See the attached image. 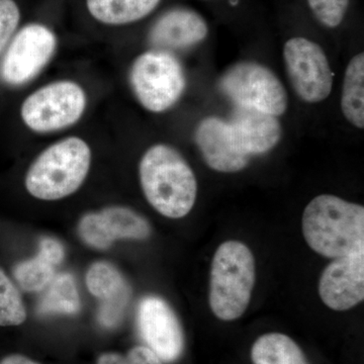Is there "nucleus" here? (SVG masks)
<instances>
[{
    "mask_svg": "<svg viewBox=\"0 0 364 364\" xmlns=\"http://www.w3.org/2000/svg\"><path fill=\"white\" fill-rule=\"evenodd\" d=\"M141 186L148 203L169 219H181L193 210L198 182L178 151L157 144L146 151L139 166Z\"/></svg>",
    "mask_w": 364,
    "mask_h": 364,
    "instance_id": "1",
    "label": "nucleus"
},
{
    "mask_svg": "<svg viewBox=\"0 0 364 364\" xmlns=\"http://www.w3.org/2000/svg\"><path fill=\"white\" fill-rule=\"evenodd\" d=\"M304 238L316 253L338 258L364 248V208L336 196L321 195L304 210Z\"/></svg>",
    "mask_w": 364,
    "mask_h": 364,
    "instance_id": "2",
    "label": "nucleus"
},
{
    "mask_svg": "<svg viewBox=\"0 0 364 364\" xmlns=\"http://www.w3.org/2000/svg\"><path fill=\"white\" fill-rule=\"evenodd\" d=\"M91 164L88 144L69 136L49 146L36 158L28 172L26 191L42 200H58L71 196L85 182Z\"/></svg>",
    "mask_w": 364,
    "mask_h": 364,
    "instance_id": "3",
    "label": "nucleus"
},
{
    "mask_svg": "<svg viewBox=\"0 0 364 364\" xmlns=\"http://www.w3.org/2000/svg\"><path fill=\"white\" fill-rule=\"evenodd\" d=\"M255 284V260L240 241H226L215 251L210 268L208 303L215 317L234 321L247 310Z\"/></svg>",
    "mask_w": 364,
    "mask_h": 364,
    "instance_id": "4",
    "label": "nucleus"
},
{
    "mask_svg": "<svg viewBox=\"0 0 364 364\" xmlns=\"http://www.w3.org/2000/svg\"><path fill=\"white\" fill-rule=\"evenodd\" d=\"M130 82L142 107L149 112H163L178 102L186 79L181 62L172 53L153 49L134 61Z\"/></svg>",
    "mask_w": 364,
    "mask_h": 364,
    "instance_id": "5",
    "label": "nucleus"
},
{
    "mask_svg": "<svg viewBox=\"0 0 364 364\" xmlns=\"http://www.w3.org/2000/svg\"><path fill=\"white\" fill-rule=\"evenodd\" d=\"M85 91L70 80L56 81L43 86L23 102V123L36 133L64 130L77 123L86 109Z\"/></svg>",
    "mask_w": 364,
    "mask_h": 364,
    "instance_id": "6",
    "label": "nucleus"
},
{
    "mask_svg": "<svg viewBox=\"0 0 364 364\" xmlns=\"http://www.w3.org/2000/svg\"><path fill=\"white\" fill-rule=\"evenodd\" d=\"M220 88L237 105L275 117L287 111V95L282 81L270 69L256 62H239L230 67L220 80Z\"/></svg>",
    "mask_w": 364,
    "mask_h": 364,
    "instance_id": "7",
    "label": "nucleus"
},
{
    "mask_svg": "<svg viewBox=\"0 0 364 364\" xmlns=\"http://www.w3.org/2000/svg\"><path fill=\"white\" fill-rule=\"evenodd\" d=\"M284 58L291 85L301 100L317 104L329 97L334 76L320 46L306 38H293L284 45Z\"/></svg>",
    "mask_w": 364,
    "mask_h": 364,
    "instance_id": "8",
    "label": "nucleus"
},
{
    "mask_svg": "<svg viewBox=\"0 0 364 364\" xmlns=\"http://www.w3.org/2000/svg\"><path fill=\"white\" fill-rule=\"evenodd\" d=\"M57 39L41 23L23 26L11 40L0 65V75L11 85H23L38 75L51 60Z\"/></svg>",
    "mask_w": 364,
    "mask_h": 364,
    "instance_id": "9",
    "label": "nucleus"
},
{
    "mask_svg": "<svg viewBox=\"0 0 364 364\" xmlns=\"http://www.w3.org/2000/svg\"><path fill=\"white\" fill-rule=\"evenodd\" d=\"M78 232L88 246L105 250L119 239L145 240L150 236L151 227L147 220L135 210L117 205L83 215Z\"/></svg>",
    "mask_w": 364,
    "mask_h": 364,
    "instance_id": "10",
    "label": "nucleus"
},
{
    "mask_svg": "<svg viewBox=\"0 0 364 364\" xmlns=\"http://www.w3.org/2000/svg\"><path fill=\"white\" fill-rule=\"evenodd\" d=\"M138 327L148 348L165 363L176 361L183 350L181 323L168 304L158 296H149L138 308Z\"/></svg>",
    "mask_w": 364,
    "mask_h": 364,
    "instance_id": "11",
    "label": "nucleus"
},
{
    "mask_svg": "<svg viewBox=\"0 0 364 364\" xmlns=\"http://www.w3.org/2000/svg\"><path fill=\"white\" fill-rule=\"evenodd\" d=\"M318 294L328 308L350 310L364 299V248L334 258L318 280Z\"/></svg>",
    "mask_w": 364,
    "mask_h": 364,
    "instance_id": "12",
    "label": "nucleus"
},
{
    "mask_svg": "<svg viewBox=\"0 0 364 364\" xmlns=\"http://www.w3.org/2000/svg\"><path fill=\"white\" fill-rule=\"evenodd\" d=\"M208 33L207 23L200 14L186 7H176L155 21L149 43L155 50L182 51L202 43Z\"/></svg>",
    "mask_w": 364,
    "mask_h": 364,
    "instance_id": "13",
    "label": "nucleus"
},
{
    "mask_svg": "<svg viewBox=\"0 0 364 364\" xmlns=\"http://www.w3.org/2000/svg\"><path fill=\"white\" fill-rule=\"evenodd\" d=\"M86 286L100 299L98 321L105 328H114L123 320L130 301L131 287L111 263H93L86 273Z\"/></svg>",
    "mask_w": 364,
    "mask_h": 364,
    "instance_id": "14",
    "label": "nucleus"
},
{
    "mask_svg": "<svg viewBox=\"0 0 364 364\" xmlns=\"http://www.w3.org/2000/svg\"><path fill=\"white\" fill-rule=\"evenodd\" d=\"M196 142L208 167L215 171L233 173L248 164L249 157L235 143L228 122L217 117H208L198 124Z\"/></svg>",
    "mask_w": 364,
    "mask_h": 364,
    "instance_id": "15",
    "label": "nucleus"
},
{
    "mask_svg": "<svg viewBox=\"0 0 364 364\" xmlns=\"http://www.w3.org/2000/svg\"><path fill=\"white\" fill-rule=\"evenodd\" d=\"M228 124L237 147L248 157L273 149L282 136L277 117L253 107L237 105Z\"/></svg>",
    "mask_w": 364,
    "mask_h": 364,
    "instance_id": "16",
    "label": "nucleus"
},
{
    "mask_svg": "<svg viewBox=\"0 0 364 364\" xmlns=\"http://www.w3.org/2000/svg\"><path fill=\"white\" fill-rule=\"evenodd\" d=\"M161 0H86L93 18L109 26L135 23L152 13Z\"/></svg>",
    "mask_w": 364,
    "mask_h": 364,
    "instance_id": "17",
    "label": "nucleus"
},
{
    "mask_svg": "<svg viewBox=\"0 0 364 364\" xmlns=\"http://www.w3.org/2000/svg\"><path fill=\"white\" fill-rule=\"evenodd\" d=\"M341 109L349 123L356 128L364 127V54L350 60L345 71Z\"/></svg>",
    "mask_w": 364,
    "mask_h": 364,
    "instance_id": "18",
    "label": "nucleus"
},
{
    "mask_svg": "<svg viewBox=\"0 0 364 364\" xmlns=\"http://www.w3.org/2000/svg\"><path fill=\"white\" fill-rule=\"evenodd\" d=\"M44 291L38 304L37 312L39 315H75L80 310L77 287L74 277L69 273L55 274Z\"/></svg>",
    "mask_w": 364,
    "mask_h": 364,
    "instance_id": "19",
    "label": "nucleus"
},
{
    "mask_svg": "<svg viewBox=\"0 0 364 364\" xmlns=\"http://www.w3.org/2000/svg\"><path fill=\"white\" fill-rule=\"evenodd\" d=\"M254 364H309L299 345L280 333L262 335L253 344Z\"/></svg>",
    "mask_w": 364,
    "mask_h": 364,
    "instance_id": "20",
    "label": "nucleus"
},
{
    "mask_svg": "<svg viewBox=\"0 0 364 364\" xmlns=\"http://www.w3.org/2000/svg\"><path fill=\"white\" fill-rule=\"evenodd\" d=\"M55 268L54 263L38 253L35 258L23 261L14 267V279L23 291H42L55 277Z\"/></svg>",
    "mask_w": 364,
    "mask_h": 364,
    "instance_id": "21",
    "label": "nucleus"
},
{
    "mask_svg": "<svg viewBox=\"0 0 364 364\" xmlns=\"http://www.w3.org/2000/svg\"><path fill=\"white\" fill-rule=\"evenodd\" d=\"M26 318V306L20 291L0 268V326L21 325Z\"/></svg>",
    "mask_w": 364,
    "mask_h": 364,
    "instance_id": "22",
    "label": "nucleus"
},
{
    "mask_svg": "<svg viewBox=\"0 0 364 364\" xmlns=\"http://www.w3.org/2000/svg\"><path fill=\"white\" fill-rule=\"evenodd\" d=\"M350 0H308L309 6L322 25L336 28L343 21Z\"/></svg>",
    "mask_w": 364,
    "mask_h": 364,
    "instance_id": "23",
    "label": "nucleus"
},
{
    "mask_svg": "<svg viewBox=\"0 0 364 364\" xmlns=\"http://www.w3.org/2000/svg\"><path fill=\"white\" fill-rule=\"evenodd\" d=\"M97 364H163L154 351L145 346H136L129 350L126 355L107 352L97 359Z\"/></svg>",
    "mask_w": 364,
    "mask_h": 364,
    "instance_id": "24",
    "label": "nucleus"
},
{
    "mask_svg": "<svg viewBox=\"0 0 364 364\" xmlns=\"http://www.w3.org/2000/svg\"><path fill=\"white\" fill-rule=\"evenodd\" d=\"M21 20V11L14 0H0V52L13 38Z\"/></svg>",
    "mask_w": 364,
    "mask_h": 364,
    "instance_id": "25",
    "label": "nucleus"
},
{
    "mask_svg": "<svg viewBox=\"0 0 364 364\" xmlns=\"http://www.w3.org/2000/svg\"><path fill=\"white\" fill-rule=\"evenodd\" d=\"M39 253L48 258L55 265H59L65 257V250L58 240L45 237L40 242Z\"/></svg>",
    "mask_w": 364,
    "mask_h": 364,
    "instance_id": "26",
    "label": "nucleus"
},
{
    "mask_svg": "<svg viewBox=\"0 0 364 364\" xmlns=\"http://www.w3.org/2000/svg\"><path fill=\"white\" fill-rule=\"evenodd\" d=\"M0 364H40L21 354H11L0 360Z\"/></svg>",
    "mask_w": 364,
    "mask_h": 364,
    "instance_id": "27",
    "label": "nucleus"
},
{
    "mask_svg": "<svg viewBox=\"0 0 364 364\" xmlns=\"http://www.w3.org/2000/svg\"><path fill=\"white\" fill-rule=\"evenodd\" d=\"M232 4H237V0H231Z\"/></svg>",
    "mask_w": 364,
    "mask_h": 364,
    "instance_id": "28",
    "label": "nucleus"
}]
</instances>
